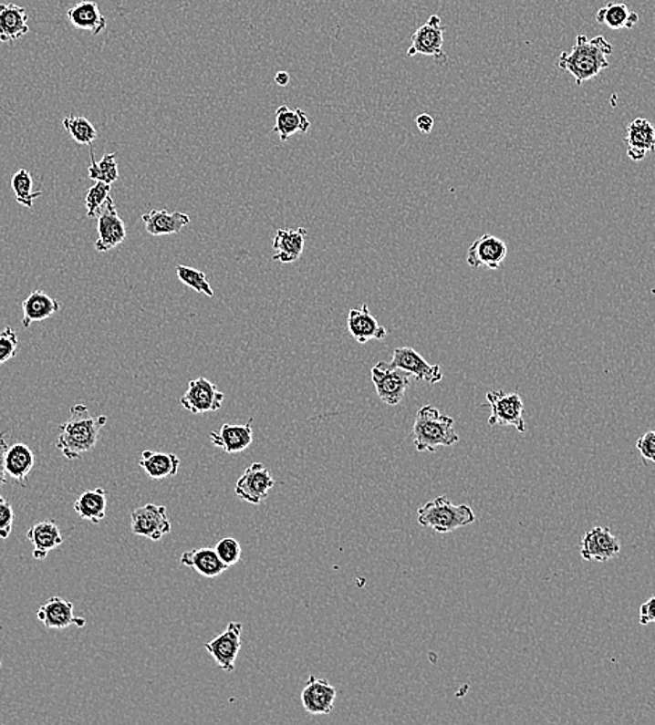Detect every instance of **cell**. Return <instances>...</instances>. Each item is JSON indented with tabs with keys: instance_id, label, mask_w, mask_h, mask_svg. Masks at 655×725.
I'll use <instances>...</instances> for the list:
<instances>
[{
	"instance_id": "6da1fadb",
	"label": "cell",
	"mask_w": 655,
	"mask_h": 725,
	"mask_svg": "<svg viewBox=\"0 0 655 725\" xmlns=\"http://www.w3.org/2000/svg\"><path fill=\"white\" fill-rule=\"evenodd\" d=\"M107 416H94L86 405H74L70 418L59 427L57 448L68 461L80 459L94 451L99 441L100 430L107 424Z\"/></svg>"
},
{
	"instance_id": "7a4b0ae2",
	"label": "cell",
	"mask_w": 655,
	"mask_h": 725,
	"mask_svg": "<svg viewBox=\"0 0 655 725\" xmlns=\"http://www.w3.org/2000/svg\"><path fill=\"white\" fill-rule=\"evenodd\" d=\"M612 51L614 47L604 36L590 39L585 34H578L572 51L559 55L558 67L572 75L577 86H582L583 81L593 80L609 67L608 57Z\"/></svg>"
},
{
	"instance_id": "3957f363",
	"label": "cell",
	"mask_w": 655,
	"mask_h": 725,
	"mask_svg": "<svg viewBox=\"0 0 655 725\" xmlns=\"http://www.w3.org/2000/svg\"><path fill=\"white\" fill-rule=\"evenodd\" d=\"M413 441L419 452H435L438 448L458 444L455 420L434 406H422L414 420Z\"/></svg>"
},
{
	"instance_id": "277c9868",
	"label": "cell",
	"mask_w": 655,
	"mask_h": 725,
	"mask_svg": "<svg viewBox=\"0 0 655 725\" xmlns=\"http://www.w3.org/2000/svg\"><path fill=\"white\" fill-rule=\"evenodd\" d=\"M417 519L421 526L431 527L437 533L446 534L474 523L475 515L469 505H455L442 495L419 508Z\"/></svg>"
},
{
	"instance_id": "5b68a950",
	"label": "cell",
	"mask_w": 655,
	"mask_h": 725,
	"mask_svg": "<svg viewBox=\"0 0 655 725\" xmlns=\"http://www.w3.org/2000/svg\"><path fill=\"white\" fill-rule=\"evenodd\" d=\"M445 31L446 28L441 24L440 16H431L411 36V47L408 49V57H416V55L431 57H434L437 65L445 66L448 63V57L443 51Z\"/></svg>"
},
{
	"instance_id": "8992f818",
	"label": "cell",
	"mask_w": 655,
	"mask_h": 725,
	"mask_svg": "<svg viewBox=\"0 0 655 725\" xmlns=\"http://www.w3.org/2000/svg\"><path fill=\"white\" fill-rule=\"evenodd\" d=\"M485 399L491 409V416L488 418V424L491 427L511 426L519 432L525 431V419H523L525 406H523V400L519 394L490 391Z\"/></svg>"
},
{
	"instance_id": "52a82bcc",
	"label": "cell",
	"mask_w": 655,
	"mask_h": 725,
	"mask_svg": "<svg viewBox=\"0 0 655 725\" xmlns=\"http://www.w3.org/2000/svg\"><path fill=\"white\" fill-rule=\"evenodd\" d=\"M171 530L166 506L150 502L131 513V533L134 536L160 542L166 534L171 533Z\"/></svg>"
},
{
	"instance_id": "ba28073f",
	"label": "cell",
	"mask_w": 655,
	"mask_h": 725,
	"mask_svg": "<svg viewBox=\"0 0 655 725\" xmlns=\"http://www.w3.org/2000/svg\"><path fill=\"white\" fill-rule=\"evenodd\" d=\"M371 379L378 398L385 405L396 406L405 398L413 376L399 368H385L381 361L371 368Z\"/></svg>"
},
{
	"instance_id": "9c48e42d",
	"label": "cell",
	"mask_w": 655,
	"mask_h": 725,
	"mask_svg": "<svg viewBox=\"0 0 655 725\" xmlns=\"http://www.w3.org/2000/svg\"><path fill=\"white\" fill-rule=\"evenodd\" d=\"M224 400V395L218 387L204 377L192 379L186 394L181 398L182 406L192 415L216 412L222 408Z\"/></svg>"
},
{
	"instance_id": "30bf717a",
	"label": "cell",
	"mask_w": 655,
	"mask_h": 725,
	"mask_svg": "<svg viewBox=\"0 0 655 725\" xmlns=\"http://www.w3.org/2000/svg\"><path fill=\"white\" fill-rule=\"evenodd\" d=\"M275 480L264 463H253L237 480L234 492L245 502L258 505L268 498L274 489Z\"/></svg>"
},
{
	"instance_id": "8fae6325",
	"label": "cell",
	"mask_w": 655,
	"mask_h": 725,
	"mask_svg": "<svg viewBox=\"0 0 655 725\" xmlns=\"http://www.w3.org/2000/svg\"><path fill=\"white\" fill-rule=\"evenodd\" d=\"M384 365L388 368H399V370L406 371V373L411 374L417 381H425L431 385L442 381L443 378L440 366L427 363L425 358L413 347H398L393 352L392 360L390 363L384 361Z\"/></svg>"
},
{
	"instance_id": "7c38bea8",
	"label": "cell",
	"mask_w": 655,
	"mask_h": 725,
	"mask_svg": "<svg viewBox=\"0 0 655 725\" xmlns=\"http://www.w3.org/2000/svg\"><path fill=\"white\" fill-rule=\"evenodd\" d=\"M97 218L98 239L95 242L97 252L107 253L123 243L126 240V226L119 216L112 197H109L104 207L100 208Z\"/></svg>"
},
{
	"instance_id": "4fadbf2b",
	"label": "cell",
	"mask_w": 655,
	"mask_h": 725,
	"mask_svg": "<svg viewBox=\"0 0 655 725\" xmlns=\"http://www.w3.org/2000/svg\"><path fill=\"white\" fill-rule=\"evenodd\" d=\"M242 632L243 625L240 622H231L221 635L204 645L224 671H234V664L242 648Z\"/></svg>"
},
{
	"instance_id": "5bb4252c",
	"label": "cell",
	"mask_w": 655,
	"mask_h": 725,
	"mask_svg": "<svg viewBox=\"0 0 655 725\" xmlns=\"http://www.w3.org/2000/svg\"><path fill=\"white\" fill-rule=\"evenodd\" d=\"M508 255V244L494 234H483L467 250V264L473 270L480 267L498 270Z\"/></svg>"
},
{
	"instance_id": "9a60e30c",
	"label": "cell",
	"mask_w": 655,
	"mask_h": 725,
	"mask_svg": "<svg viewBox=\"0 0 655 725\" xmlns=\"http://www.w3.org/2000/svg\"><path fill=\"white\" fill-rule=\"evenodd\" d=\"M580 555L585 561L606 563L618 557L620 553V543L611 530L607 527H593L585 534L580 544Z\"/></svg>"
},
{
	"instance_id": "2e32d148",
	"label": "cell",
	"mask_w": 655,
	"mask_h": 725,
	"mask_svg": "<svg viewBox=\"0 0 655 725\" xmlns=\"http://www.w3.org/2000/svg\"><path fill=\"white\" fill-rule=\"evenodd\" d=\"M337 696V688L332 687L327 679H319L311 675L301 692V703L305 710L314 716L331 714Z\"/></svg>"
},
{
	"instance_id": "e0dca14e",
	"label": "cell",
	"mask_w": 655,
	"mask_h": 725,
	"mask_svg": "<svg viewBox=\"0 0 655 725\" xmlns=\"http://www.w3.org/2000/svg\"><path fill=\"white\" fill-rule=\"evenodd\" d=\"M36 618L47 629H66L73 624L78 627L86 625V619L74 616L73 603L62 597H50L45 601L36 613Z\"/></svg>"
},
{
	"instance_id": "ac0fdd59",
	"label": "cell",
	"mask_w": 655,
	"mask_h": 725,
	"mask_svg": "<svg viewBox=\"0 0 655 725\" xmlns=\"http://www.w3.org/2000/svg\"><path fill=\"white\" fill-rule=\"evenodd\" d=\"M348 331L360 345H366L369 341H381L388 334L387 329L372 316L369 305L348 311Z\"/></svg>"
},
{
	"instance_id": "d6986e66",
	"label": "cell",
	"mask_w": 655,
	"mask_h": 725,
	"mask_svg": "<svg viewBox=\"0 0 655 725\" xmlns=\"http://www.w3.org/2000/svg\"><path fill=\"white\" fill-rule=\"evenodd\" d=\"M36 465V456L27 444L16 442L7 447L5 453V471L6 476L17 486H27L28 474Z\"/></svg>"
},
{
	"instance_id": "ffe728a7",
	"label": "cell",
	"mask_w": 655,
	"mask_h": 725,
	"mask_svg": "<svg viewBox=\"0 0 655 725\" xmlns=\"http://www.w3.org/2000/svg\"><path fill=\"white\" fill-rule=\"evenodd\" d=\"M628 157L632 161H643L649 152L655 151V128L647 119H635L626 129Z\"/></svg>"
},
{
	"instance_id": "44dd1931",
	"label": "cell",
	"mask_w": 655,
	"mask_h": 725,
	"mask_svg": "<svg viewBox=\"0 0 655 725\" xmlns=\"http://www.w3.org/2000/svg\"><path fill=\"white\" fill-rule=\"evenodd\" d=\"M253 419L245 424H224L219 431H211V442L226 453H239L253 444Z\"/></svg>"
},
{
	"instance_id": "7402d4cb",
	"label": "cell",
	"mask_w": 655,
	"mask_h": 725,
	"mask_svg": "<svg viewBox=\"0 0 655 725\" xmlns=\"http://www.w3.org/2000/svg\"><path fill=\"white\" fill-rule=\"evenodd\" d=\"M306 237H307V229L305 228L279 229L272 243L275 250L272 260L281 261L284 264L297 261L305 252Z\"/></svg>"
},
{
	"instance_id": "603a6c76",
	"label": "cell",
	"mask_w": 655,
	"mask_h": 725,
	"mask_svg": "<svg viewBox=\"0 0 655 725\" xmlns=\"http://www.w3.org/2000/svg\"><path fill=\"white\" fill-rule=\"evenodd\" d=\"M145 229L151 236L178 234L190 223V216L184 212H169L166 210H151L141 216Z\"/></svg>"
},
{
	"instance_id": "cb8c5ba5",
	"label": "cell",
	"mask_w": 655,
	"mask_h": 725,
	"mask_svg": "<svg viewBox=\"0 0 655 725\" xmlns=\"http://www.w3.org/2000/svg\"><path fill=\"white\" fill-rule=\"evenodd\" d=\"M27 539L34 547L33 557L39 561L45 560L50 551L57 550L65 542L55 521H42L34 524L27 532Z\"/></svg>"
},
{
	"instance_id": "d4e9b609",
	"label": "cell",
	"mask_w": 655,
	"mask_h": 725,
	"mask_svg": "<svg viewBox=\"0 0 655 725\" xmlns=\"http://www.w3.org/2000/svg\"><path fill=\"white\" fill-rule=\"evenodd\" d=\"M68 18L76 30L88 31L92 36L107 30V17L100 12L97 2L83 0L68 10Z\"/></svg>"
},
{
	"instance_id": "484cf974",
	"label": "cell",
	"mask_w": 655,
	"mask_h": 725,
	"mask_svg": "<svg viewBox=\"0 0 655 725\" xmlns=\"http://www.w3.org/2000/svg\"><path fill=\"white\" fill-rule=\"evenodd\" d=\"M28 33L26 9L15 4H0V42L9 44Z\"/></svg>"
},
{
	"instance_id": "4316f807",
	"label": "cell",
	"mask_w": 655,
	"mask_h": 725,
	"mask_svg": "<svg viewBox=\"0 0 655 725\" xmlns=\"http://www.w3.org/2000/svg\"><path fill=\"white\" fill-rule=\"evenodd\" d=\"M182 565L192 568L201 576L216 577L224 574L228 566L222 563L215 548L201 547L186 551L181 558Z\"/></svg>"
},
{
	"instance_id": "83f0119b",
	"label": "cell",
	"mask_w": 655,
	"mask_h": 725,
	"mask_svg": "<svg viewBox=\"0 0 655 725\" xmlns=\"http://www.w3.org/2000/svg\"><path fill=\"white\" fill-rule=\"evenodd\" d=\"M60 303L42 290H33L30 296L23 302V326L30 328L31 324L47 320L55 314L59 313Z\"/></svg>"
},
{
	"instance_id": "f1b7e54d",
	"label": "cell",
	"mask_w": 655,
	"mask_h": 725,
	"mask_svg": "<svg viewBox=\"0 0 655 725\" xmlns=\"http://www.w3.org/2000/svg\"><path fill=\"white\" fill-rule=\"evenodd\" d=\"M140 468L152 480H165L176 476L181 468V459L174 453L144 451L139 462Z\"/></svg>"
},
{
	"instance_id": "f546056e",
	"label": "cell",
	"mask_w": 655,
	"mask_h": 725,
	"mask_svg": "<svg viewBox=\"0 0 655 725\" xmlns=\"http://www.w3.org/2000/svg\"><path fill=\"white\" fill-rule=\"evenodd\" d=\"M310 128L311 123L305 110L300 108L290 109L287 105H282L276 109V120L272 131L278 134L281 141L285 142L296 133H307Z\"/></svg>"
},
{
	"instance_id": "4dcf8cb0",
	"label": "cell",
	"mask_w": 655,
	"mask_h": 725,
	"mask_svg": "<svg viewBox=\"0 0 655 725\" xmlns=\"http://www.w3.org/2000/svg\"><path fill=\"white\" fill-rule=\"evenodd\" d=\"M108 494L104 489L87 490L74 502V511L84 521L97 524L107 516Z\"/></svg>"
},
{
	"instance_id": "1f68e13d",
	"label": "cell",
	"mask_w": 655,
	"mask_h": 725,
	"mask_svg": "<svg viewBox=\"0 0 655 725\" xmlns=\"http://www.w3.org/2000/svg\"><path fill=\"white\" fill-rule=\"evenodd\" d=\"M597 23L611 30H632L640 20V16L629 9L625 4L611 2L607 6L601 7L596 15Z\"/></svg>"
},
{
	"instance_id": "d6a6232c",
	"label": "cell",
	"mask_w": 655,
	"mask_h": 725,
	"mask_svg": "<svg viewBox=\"0 0 655 725\" xmlns=\"http://www.w3.org/2000/svg\"><path fill=\"white\" fill-rule=\"evenodd\" d=\"M89 179L95 181L110 184L112 186L119 179L118 152L105 154L98 162L94 152H91V163L88 168Z\"/></svg>"
},
{
	"instance_id": "836d02e7",
	"label": "cell",
	"mask_w": 655,
	"mask_h": 725,
	"mask_svg": "<svg viewBox=\"0 0 655 725\" xmlns=\"http://www.w3.org/2000/svg\"><path fill=\"white\" fill-rule=\"evenodd\" d=\"M12 189L15 192L16 202L26 208H33L34 202L44 194L42 192H34L33 176L26 169H20L15 173Z\"/></svg>"
},
{
	"instance_id": "e575fe53",
	"label": "cell",
	"mask_w": 655,
	"mask_h": 725,
	"mask_svg": "<svg viewBox=\"0 0 655 725\" xmlns=\"http://www.w3.org/2000/svg\"><path fill=\"white\" fill-rule=\"evenodd\" d=\"M63 126L78 144L92 145V142L97 140V130L88 119L83 118V116H68L63 120Z\"/></svg>"
},
{
	"instance_id": "d590c367",
	"label": "cell",
	"mask_w": 655,
	"mask_h": 725,
	"mask_svg": "<svg viewBox=\"0 0 655 725\" xmlns=\"http://www.w3.org/2000/svg\"><path fill=\"white\" fill-rule=\"evenodd\" d=\"M176 274H178L179 281H181L182 284L192 287L197 294H203L208 297L213 296V286H211L207 275H205L203 271L187 267V265H178V267H176Z\"/></svg>"
},
{
	"instance_id": "8d00e7d4",
	"label": "cell",
	"mask_w": 655,
	"mask_h": 725,
	"mask_svg": "<svg viewBox=\"0 0 655 725\" xmlns=\"http://www.w3.org/2000/svg\"><path fill=\"white\" fill-rule=\"evenodd\" d=\"M110 184L97 181L94 186L89 187L86 196L87 216L95 218L99 212L100 208L104 207L105 202L109 199Z\"/></svg>"
},
{
	"instance_id": "74e56055",
	"label": "cell",
	"mask_w": 655,
	"mask_h": 725,
	"mask_svg": "<svg viewBox=\"0 0 655 725\" xmlns=\"http://www.w3.org/2000/svg\"><path fill=\"white\" fill-rule=\"evenodd\" d=\"M215 551L216 554H218V557L221 558L222 563L228 566V568L236 565L240 558H242V547H240L239 542L232 539V537L222 539L221 542L215 545Z\"/></svg>"
},
{
	"instance_id": "f35d334b",
	"label": "cell",
	"mask_w": 655,
	"mask_h": 725,
	"mask_svg": "<svg viewBox=\"0 0 655 725\" xmlns=\"http://www.w3.org/2000/svg\"><path fill=\"white\" fill-rule=\"evenodd\" d=\"M17 350V332L12 326H6L4 331H0V365H4L10 358L16 357Z\"/></svg>"
},
{
	"instance_id": "ab89813d",
	"label": "cell",
	"mask_w": 655,
	"mask_h": 725,
	"mask_svg": "<svg viewBox=\"0 0 655 725\" xmlns=\"http://www.w3.org/2000/svg\"><path fill=\"white\" fill-rule=\"evenodd\" d=\"M15 523V511L12 502L0 494V539H9Z\"/></svg>"
},
{
	"instance_id": "60d3db41",
	"label": "cell",
	"mask_w": 655,
	"mask_h": 725,
	"mask_svg": "<svg viewBox=\"0 0 655 725\" xmlns=\"http://www.w3.org/2000/svg\"><path fill=\"white\" fill-rule=\"evenodd\" d=\"M636 448L641 453L644 462H649L650 461V462L655 463V430L641 435L640 439L636 442Z\"/></svg>"
},
{
	"instance_id": "b9f144b4",
	"label": "cell",
	"mask_w": 655,
	"mask_h": 725,
	"mask_svg": "<svg viewBox=\"0 0 655 725\" xmlns=\"http://www.w3.org/2000/svg\"><path fill=\"white\" fill-rule=\"evenodd\" d=\"M639 621H640L641 625H649L655 622V596L649 598L646 603L641 604Z\"/></svg>"
},
{
	"instance_id": "7bdbcfd3",
	"label": "cell",
	"mask_w": 655,
	"mask_h": 725,
	"mask_svg": "<svg viewBox=\"0 0 655 725\" xmlns=\"http://www.w3.org/2000/svg\"><path fill=\"white\" fill-rule=\"evenodd\" d=\"M414 122H416L417 129L424 134L431 133L432 129H434V119L428 113H421V115L417 116Z\"/></svg>"
},
{
	"instance_id": "ee69618b",
	"label": "cell",
	"mask_w": 655,
	"mask_h": 725,
	"mask_svg": "<svg viewBox=\"0 0 655 725\" xmlns=\"http://www.w3.org/2000/svg\"><path fill=\"white\" fill-rule=\"evenodd\" d=\"M7 447L9 445L6 444L5 434H0V487L6 484L7 482L6 471H5V453H6Z\"/></svg>"
},
{
	"instance_id": "f6af8a7d",
	"label": "cell",
	"mask_w": 655,
	"mask_h": 725,
	"mask_svg": "<svg viewBox=\"0 0 655 725\" xmlns=\"http://www.w3.org/2000/svg\"><path fill=\"white\" fill-rule=\"evenodd\" d=\"M275 83L278 84L279 87H287L290 83V75L287 71H278L276 76H275Z\"/></svg>"
},
{
	"instance_id": "bcb514c9",
	"label": "cell",
	"mask_w": 655,
	"mask_h": 725,
	"mask_svg": "<svg viewBox=\"0 0 655 725\" xmlns=\"http://www.w3.org/2000/svg\"><path fill=\"white\" fill-rule=\"evenodd\" d=\"M0 668H2V661H0Z\"/></svg>"
}]
</instances>
